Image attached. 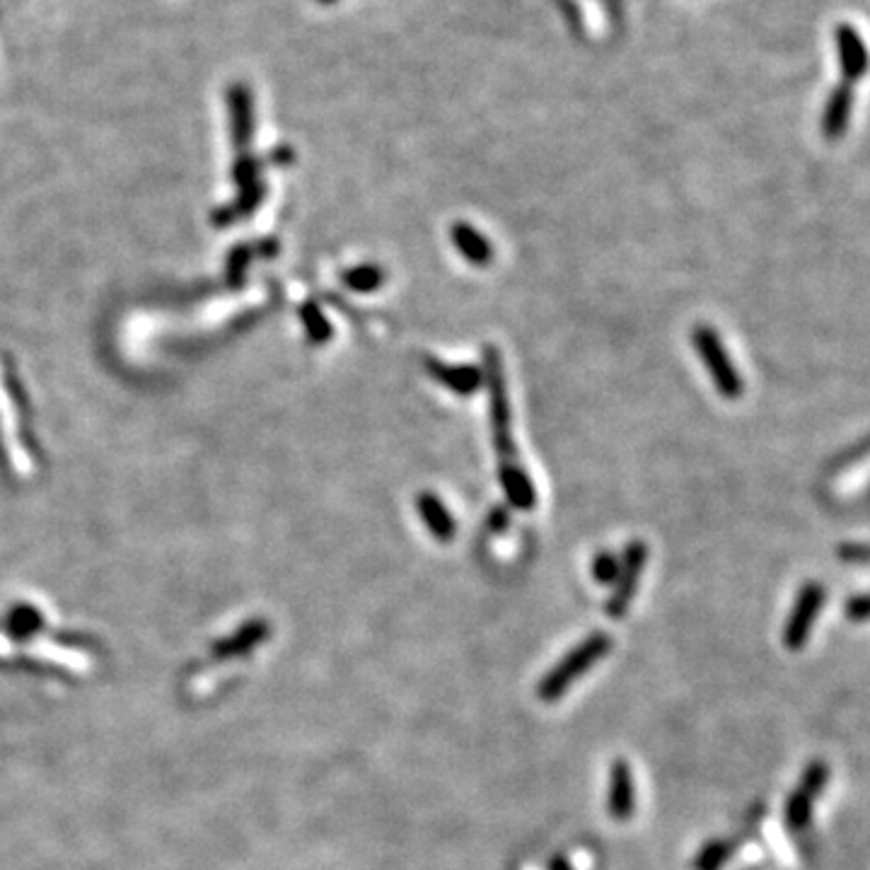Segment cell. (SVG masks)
Here are the masks:
<instances>
[{"label":"cell","mask_w":870,"mask_h":870,"mask_svg":"<svg viewBox=\"0 0 870 870\" xmlns=\"http://www.w3.org/2000/svg\"><path fill=\"white\" fill-rule=\"evenodd\" d=\"M484 363V382L489 387V406H491V435L493 448H496L498 469L520 467L518 448L513 440V411H510L506 370H503V356L496 346H484L481 351Z\"/></svg>","instance_id":"obj_1"},{"label":"cell","mask_w":870,"mask_h":870,"mask_svg":"<svg viewBox=\"0 0 870 870\" xmlns=\"http://www.w3.org/2000/svg\"><path fill=\"white\" fill-rule=\"evenodd\" d=\"M612 646L614 641L607 631H593L585 636L539 680L537 699L544 704H556L573 687V682L580 680L590 667H595L612 651Z\"/></svg>","instance_id":"obj_2"},{"label":"cell","mask_w":870,"mask_h":870,"mask_svg":"<svg viewBox=\"0 0 870 870\" xmlns=\"http://www.w3.org/2000/svg\"><path fill=\"white\" fill-rule=\"evenodd\" d=\"M692 346L699 353L711 382L716 385V392L725 399H740L742 392H745V382H742L740 370L730 361L723 339L718 336L716 329L709 327V324H696L692 329Z\"/></svg>","instance_id":"obj_3"},{"label":"cell","mask_w":870,"mask_h":870,"mask_svg":"<svg viewBox=\"0 0 870 870\" xmlns=\"http://www.w3.org/2000/svg\"><path fill=\"white\" fill-rule=\"evenodd\" d=\"M827 779H829V769H827V764L822 762V759H815V762H810L808 767H805L803 776H800V781L796 786V791L788 796L786 810H783V817H786V827L791 829V832L798 834L810 825L812 808H815L817 798H820V793H822V788H825Z\"/></svg>","instance_id":"obj_4"},{"label":"cell","mask_w":870,"mask_h":870,"mask_svg":"<svg viewBox=\"0 0 870 870\" xmlns=\"http://www.w3.org/2000/svg\"><path fill=\"white\" fill-rule=\"evenodd\" d=\"M648 561V547L643 539H631L629 544H626L624 554H622V568H619V578L617 583H614L612 595H609L605 612L612 619H622L626 612H629L631 602H634V595L638 590V583H641L643 576V568H646Z\"/></svg>","instance_id":"obj_5"},{"label":"cell","mask_w":870,"mask_h":870,"mask_svg":"<svg viewBox=\"0 0 870 870\" xmlns=\"http://www.w3.org/2000/svg\"><path fill=\"white\" fill-rule=\"evenodd\" d=\"M822 605H825V588L820 583H815V580L805 583L800 588L796 602H793L791 612H788L786 626H783V646L788 651L805 648Z\"/></svg>","instance_id":"obj_6"},{"label":"cell","mask_w":870,"mask_h":870,"mask_svg":"<svg viewBox=\"0 0 870 870\" xmlns=\"http://www.w3.org/2000/svg\"><path fill=\"white\" fill-rule=\"evenodd\" d=\"M426 370L435 382H440V385L445 387V390L460 394V397H472V394H477L481 390V385H484V370H481L479 365H469V363L452 365V363L438 361V358H428Z\"/></svg>","instance_id":"obj_7"},{"label":"cell","mask_w":870,"mask_h":870,"mask_svg":"<svg viewBox=\"0 0 870 870\" xmlns=\"http://www.w3.org/2000/svg\"><path fill=\"white\" fill-rule=\"evenodd\" d=\"M607 810L609 817L617 822H626L634 817L636 796H634V776L626 759H614L609 767V791H607Z\"/></svg>","instance_id":"obj_8"},{"label":"cell","mask_w":870,"mask_h":870,"mask_svg":"<svg viewBox=\"0 0 870 870\" xmlns=\"http://www.w3.org/2000/svg\"><path fill=\"white\" fill-rule=\"evenodd\" d=\"M416 513H419V518L423 525H426V530L431 532V535L438 539V542H450L452 537H455L457 532V522L452 518L450 508L445 506L443 498L438 496V493L433 491H421L419 496H416Z\"/></svg>","instance_id":"obj_9"},{"label":"cell","mask_w":870,"mask_h":870,"mask_svg":"<svg viewBox=\"0 0 870 870\" xmlns=\"http://www.w3.org/2000/svg\"><path fill=\"white\" fill-rule=\"evenodd\" d=\"M228 109L232 138H235L237 148H245V145L252 143L254 136V100L245 83L228 87Z\"/></svg>","instance_id":"obj_10"},{"label":"cell","mask_w":870,"mask_h":870,"mask_svg":"<svg viewBox=\"0 0 870 870\" xmlns=\"http://www.w3.org/2000/svg\"><path fill=\"white\" fill-rule=\"evenodd\" d=\"M450 240L460 252L462 259H467L472 266H489L493 257H496V249H493L491 240L479 232L474 225L457 220L450 228Z\"/></svg>","instance_id":"obj_11"},{"label":"cell","mask_w":870,"mask_h":870,"mask_svg":"<svg viewBox=\"0 0 870 870\" xmlns=\"http://www.w3.org/2000/svg\"><path fill=\"white\" fill-rule=\"evenodd\" d=\"M498 481H501V489L506 493L508 503L518 510H532L537 503V491L532 484L530 474L525 472V467H508L498 469Z\"/></svg>","instance_id":"obj_12"},{"label":"cell","mask_w":870,"mask_h":870,"mask_svg":"<svg viewBox=\"0 0 870 870\" xmlns=\"http://www.w3.org/2000/svg\"><path fill=\"white\" fill-rule=\"evenodd\" d=\"M385 281H387V271L382 269L380 264H373V261L351 266V269L341 274V283H344L348 290H353V293H375V290L385 286Z\"/></svg>","instance_id":"obj_13"},{"label":"cell","mask_w":870,"mask_h":870,"mask_svg":"<svg viewBox=\"0 0 870 870\" xmlns=\"http://www.w3.org/2000/svg\"><path fill=\"white\" fill-rule=\"evenodd\" d=\"M733 854V844L728 839H713L709 844L701 846V851L696 854L692 868L694 870H721Z\"/></svg>","instance_id":"obj_14"},{"label":"cell","mask_w":870,"mask_h":870,"mask_svg":"<svg viewBox=\"0 0 870 870\" xmlns=\"http://www.w3.org/2000/svg\"><path fill=\"white\" fill-rule=\"evenodd\" d=\"M300 317H303L307 339H310L312 344H324V341H329L334 336L332 324H329V319L322 315V310H319L315 303H307L303 307V312H300Z\"/></svg>","instance_id":"obj_15"},{"label":"cell","mask_w":870,"mask_h":870,"mask_svg":"<svg viewBox=\"0 0 870 870\" xmlns=\"http://www.w3.org/2000/svg\"><path fill=\"white\" fill-rule=\"evenodd\" d=\"M851 107V95L846 90H839L837 95L829 102L827 114H825V133L827 138H837L846 126V116H849Z\"/></svg>","instance_id":"obj_16"},{"label":"cell","mask_w":870,"mask_h":870,"mask_svg":"<svg viewBox=\"0 0 870 870\" xmlns=\"http://www.w3.org/2000/svg\"><path fill=\"white\" fill-rule=\"evenodd\" d=\"M619 568H622V559H619L614 551H597L593 556V564H590V573L597 585H614L619 578Z\"/></svg>","instance_id":"obj_17"},{"label":"cell","mask_w":870,"mask_h":870,"mask_svg":"<svg viewBox=\"0 0 870 870\" xmlns=\"http://www.w3.org/2000/svg\"><path fill=\"white\" fill-rule=\"evenodd\" d=\"M844 612H846V617L851 619V622H868L870 619V593L851 597V600L846 602Z\"/></svg>","instance_id":"obj_18"},{"label":"cell","mask_w":870,"mask_h":870,"mask_svg":"<svg viewBox=\"0 0 870 870\" xmlns=\"http://www.w3.org/2000/svg\"><path fill=\"white\" fill-rule=\"evenodd\" d=\"M508 527V513L503 508H498V510H493L491 513V530H496V532H503Z\"/></svg>","instance_id":"obj_19"},{"label":"cell","mask_w":870,"mask_h":870,"mask_svg":"<svg viewBox=\"0 0 870 870\" xmlns=\"http://www.w3.org/2000/svg\"><path fill=\"white\" fill-rule=\"evenodd\" d=\"M547 870H573V866H571V861H568L566 856H554L549 861Z\"/></svg>","instance_id":"obj_20"},{"label":"cell","mask_w":870,"mask_h":870,"mask_svg":"<svg viewBox=\"0 0 870 870\" xmlns=\"http://www.w3.org/2000/svg\"><path fill=\"white\" fill-rule=\"evenodd\" d=\"M322 3H334V0H322Z\"/></svg>","instance_id":"obj_21"}]
</instances>
